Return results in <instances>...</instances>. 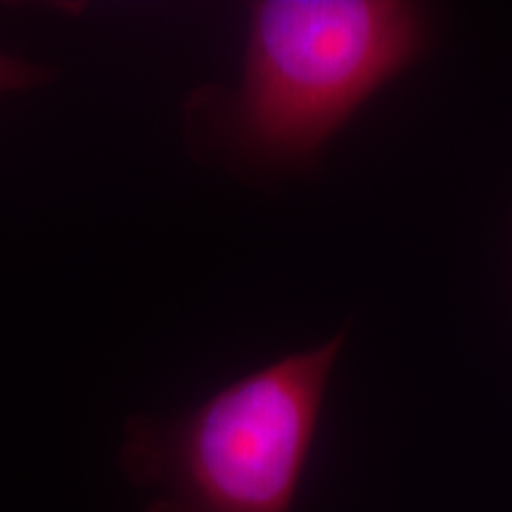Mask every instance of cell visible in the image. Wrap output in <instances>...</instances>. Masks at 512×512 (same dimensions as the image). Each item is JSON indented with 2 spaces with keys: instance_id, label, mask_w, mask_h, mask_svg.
<instances>
[{
  "instance_id": "1",
  "label": "cell",
  "mask_w": 512,
  "mask_h": 512,
  "mask_svg": "<svg viewBox=\"0 0 512 512\" xmlns=\"http://www.w3.org/2000/svg\"><path fill=\"white\" fill-rule=\"evenodd\" d=\"M430 12L406 0H259L233 93L192 110L209 143L254 171H299L430 46Z\"/></svg>"
},
{
  "instance_id": "2",
  "label": "cell",
  "mask_w": 512,
  "mask_h": 512,
  "mask_svg": "<svg viewBox=\"0 0 512 512\" xmlns=\"http://www.w3.org/2000/svg\"><path fill=\"white\" fill-rule=\"evenodd\" d=\"M344 332L216 389L171 418L133 415L119 465L145 512H290Z\"/></svg>"
},
{
  "instance_id": "3",
  "label": "cell",
  "mask_w": 512,
  "mask_h": 512,
  "mask_svg": "<svg viewBox=\"0 0 512 512\" xmlns=\"http://www.w3.org/2000/svg\"><path fill=\"white\" fill-rule=\"evenodd\" d=\"M53 76V69L46 64L19 60V57L0 50V95L46 86L48 81H53Z\"/></svg>"
}]
</instances>
